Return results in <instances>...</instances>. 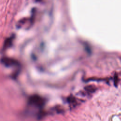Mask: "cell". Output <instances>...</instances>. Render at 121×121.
I'll list each match as a JSON object with an SVG mask.
<instances>
[{
	"mask_svg": "<svg viewBox=\"0 0 121 121\" xmlns=\"http://www.w3.org/2000/svg\"><path fill=\"white\" fill-rule=\"evenodd\" d=\"M45 103V99L37 95H31L28 99V103L30 105L41 108Z\"/></svg>",
	"mask_w": 121,
	"mask_h": 121,
	"instance_id": "1",
	"label": "cell"
},
{
	"mask_svg": "<svg viewBox=\"0 0 121 121\" xmlns=\"http://www.w3.org/2000/svg\"><path fill=\"white\" fill-rule=\"evenodd\" d=\"M14 38H15V35H11L10 37L7 38L5 40L3 46V50H6L11 46L13 43V41L14 39Z\"/></svg>",
	"mask_w": 121,
	"mask_h": 121,
	"instance_id": "3",
	"label": "cell"
},
{
	"mask_svg": "<svg viewBox=\"0 0 121 121\" xmlns=\"http://www.w3.org/2000/svg\"><path fill=\"white\" fill-rule=\"evenodd\" d=\"M0 61L4 66L6 67H12V66H19V62L15 59L3 57L1 58Z\"/></svg>",
	"mask_w": 121,
	"mask_h": 121,
	"instance_id": "2",
	"label": "cell"
},
{
	"mask_svg": "<svg viewBox=\"0 0 121 121\" xmlns=\"http://www.w3.org/2000/svg\"><path fill=\"white\" fill-rule=\"evenodd\" d=\"M37 0V1H39V0Z\"/></svg>",
	"mask_w": 121,
	"mask_h": 121,
	"instance_id": "4",
	"label": "cell"
}]
</instances>
